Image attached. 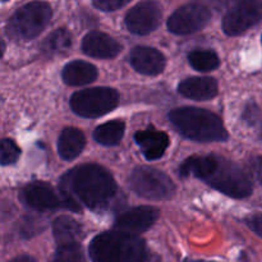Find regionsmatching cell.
Here are the masks:
<instances>
[{
    "label": "cell",
    "mask_w": 262,
    "mask_h": 262,
    "mask_svg": "<svg viewBox=\"0 0 262 262\" xmlns=\"http://www.w3.org/2000/svg\"><path fill=\"white\" fill-rule=\"evenodd\" d=\"M112 174L96 164H84L69 170L60 179L66 209L78 212L81 204L90 210L106 209L117 194Z\"/></svg>",
    "instance_id": "6da1fadb"
},
{
    "label": "cell",
    "mask_w": 262,
    "mask_h": 262,
    "mask_svg": "<svg viewBox=\"0 0 262 262\" xmlns=\"http://www.w3.org/2000/svg\"><path fill=\"white\" fill-rule=\"evenodd\" d=\"M182 177L202 179L212 188L233 199H245L252 193V182L232 161L216 155L192 156L181 165Z\"/></svg>",
    "instance_id": "7a4b0ae2"
},
{
    "label": "cell",
    "mask_w": 262,
    "mask_h": 262,
    "mask_svg": "<svg viewBox=\"0 0 262 262\" xmlns=\"http://www.w3.org/2000/svg\"><path fill=\"white\" fill-rule=\"evenodd\" d=\"M89 252L92 262H145L147 257L145 241L119 229L96 235Z\"/></svg>",
    "instance_id": "3957f363"
},
{
    "label": "cell",
    "mask_w": 262,
    "mask_h": 262,
    "mask_svg": "<svg viewBox=\"0 0 262 262\" xmlns=\"http://www.w3.org/2000/svg\"><path fill=\"white\" fill-rule=\"evenodd\" d=\"M171 124L181 135L197 142H224L228 132L222 119L200 107H179L169 114Z\"/></svg>",
    "instance_id": "277c9868"
},
{
    "label": "cell",
    "mask_w": 262,
    "mask_h": 262,
    "mask_svg": "<svg viewBox=\"0 0 262 262\" xmlns=\"http://www.w3.org/2000/svg\"><path fill=\"white\" fill-rule=\"evenodd\" d=\"M51 17L53 10L48 3H28L19 8L8 20L7 35L18 41L33 40L45 30Z\"/></svg>",
    "instance_id": "5b68a950"
},
{
    "label": "cell",
    "mask_w": 262,
    "mask_h": 262,
    "mask_svg": "<svg viewBox=\"0 0 262 262\" xmlns=\"http://www.w3.org/2000/svg\"><path fill=\"white\" fill-rule=\"evenodd\" d=\"M119 104V94L109 87L82 90L71 97V107L83 118H97L107 114Z\"/></svg>",
    "instance_id": "8992f818"
},
{
    "label": "cell",
    "mask_w": 262,
    "mask_h": 262,
    "mask_svg": "<svg viewBox=\"0 0 262 262\" xmlns=\"http://www.w3.org/2000/svg\"><path fill=\"white\" fill-rule=\"evenodd\" d=\"M129 187L140 197L147 200H169L176 186L166 174L150 166H140L130 173Z\"/></svg>",
    "instance_id": "52a82bcc"
},
{
    "label": "cell",
    "mask_w": 262,
    "mask_h": 262,
    "mask_svg": "<svg viewBox=\"0 0 262 262\" xmlns=\"http://www.w3.org/2000/svg\"><path fill=\"white\" fill-rule=\"evenodd\" d=\"M262 19V0H243L225 14L223 30L229 36L246 32Z\"/></svg>",
    "instance_id": "ba28073f"
},
{
    "label": "cell",
    "mask_w": 262,
    "mask_h": 262,
    "mask_svg": "<svg viewBox=\"0 0 262 262\" xmlns=\"http://www.w3.org/2000/svg\"><path fill=\"white\" fill-rule=\"evenodd\" d=\"M211 13L205 5L187 4L177 9L168 19V28L176 35H189L207 25Z\"/></svg>",
    "instance_id": "9c48e42d"
},
{
    "label": "cell",
    "mask_w": 262,
    "mask_h": 262,
    "mask_svg": "<svg viewBox=\"0 0 262 262\" xmlns=\"http://www.w3.org/2000/svg\"><path fill=\"white\" fill-rule=\"evenodd\" d=\"M23 204L35 211H51L66 207L63 193H58L50 184L45 182H33L27 184L19 194Z\"/></svg>",
    "instance_id": "30bf717a"
},
{
    "label": "cell",
    "mask_w": 262,
    "mask_h": 262,
    "mask_svg": "<svg viewBox=\"0 0 262 262\" xmlns=\"http://www.w3.org/2000/svg\"><path fill=\"white\" fill-rule=\"evenodd\" d=\"M161 8L152 0L138 3L125 15V26L136 35H147L159 27L161 22Z\"/></svg>",
    "instance_id": "8fae6325"
},
{
    "label": "cell",
    "mask_w": 262,
    "mask_h": 262,
    "mask_svg": "<svg viewBox=\"0 0 262 262\" xmlns=\"http://www.w3.org/2000/svg\"><path fill=\"white\" fill-rule=\"evenodd\" d=\"M159 217V210L151 206H140L127 210L115 219V229L140 234L150 229Z\"/></svg>",
    "instance_id": "7c38bea8"
},
{
    "label": "cell",
    "mask_w": 262,
    "mask_h": 262,
    "mask_svg": "<svg viewBox=\"0 0 262 262\" xmlns=\"http://www.w3.org/2000/svg\"><path fill=\"white\" fill-rule=\"evenodd\" d=\"M82 50L86 55L97 59H113L120 53L122 45L112 36L99 31H92L84 36Z\"/></svg>",
    "instance_id": "4fadbf2b"
},
{
    "label": "cell",
    "mask_w": 262,
    "mask_h": 262,
    "mask_svg": "<svg viewBox=\"0 0 262 262\" xmlns=\"http://www.w3.org/2000/svg\"><path fill=\"white\" fill-rule=\"evenodd\" d=\"M130 64L145 76H158L165 69V56L159 50L148 46H137L130 53Z\"/></svg>",
    "instance_id": "5bb4252c"
},
{
    "label": "cell",
    "mask_w": 262,
    "mask_h": 262,
    "mask_svg": "<svg viewBox=\"0 0 262 262\" xmlns=\"http://www.w3.org/2000/svg\"><path fill=\"white\" fill-rule=\"evenodd\" d=\"M135 141L142 150L143 156L147 160H156L165 154L169 146V137L166 133L148 127L135 135Z\"/></svg>",
    "instance_id": "9a60e30c"
},
{
    "label": "cell",
    "mask_w": 262,
    "mask_h": 262,
    "mask_svg": "<svg viewBox=\"0 0 262 262\" xmlns=\"http://www.w3.org/2000/svg\"><path fill=\"white\" fill-rule=\"evenodd\" d=\"M178 91L188 99L210 100L217 95V82L211 77H191L181 82Z\"/></svg>",
    "instance_id": "2e32d148"
},
{
    "label": "cell",
    "mask_w": 262,
    "mask_h": 262,
    "mask_svg": "<svg viewBox=\"0 0 262 262\" xmlns=\"http://www.w3.org/2000/svg\"><path fill=\"white\" fill-rule=\"evenodd\" d=\"M86 146V137L78 128L67 127L61 130L58 141L59 155L64 160H73L83 151Z\"/></svg>",
    "instance_id": "e0dca14e"
},
{
    "label": "cell",
    "mask_w": 262,
    "mask_h": 262,
    "mask_svg": "<svg viewBox=\"0 0 262 262\" xmlns=\"http://www.w3.org/2000/svg\"><path fill=\"white\" fill-rule=\"evenodd\" d=\"M61 77L69 86H83L97 78V69L87 61L74 60L64 67Z\"/></svg>",
    "instance_id": "ac0fdd59"
},
{
    "label": "cell",
    "mask_w": 262,
    "mask_h": 262,
    "mask_svg": "<svg viewBox=\"0 0 262 262\" xmlns=\"http://www.w3.org/2000/svg\"><path fill=\"white\" fill-rule=\"evenodd\" d=\"M53 233L58 246L66 245L78 242L82 237V228L72 217L59 216L53 223Z\"/></svg>",
    "instance_id": "d6986e66"
},
{
    "label": "cell",
    "mask_w": 262,
    "mask_h": 262,
    "mask_svg": "<svg viewBox=\"0 0 262 262\" xmlns=\"http://www.w3.org/2000/svg\"><path fill=\"white\" fill-rule=\"evenodd\" d=\"M125 125L122 120H110L99 125L94 132V138L96 142L104 146H115L122 141L124 136Z\"/></svg>",
    "instance_id": "ffe728a7"
},
{
    "label": "cell",
    "mask_w": 262,
    "mask_h": 262,
    "mask_svg": "<svg viewBox=\"0 0 262 262\" xmlns=\"http://www.w3.org/2000/svg\"><path fill=\"white\" fill-rule=\"evenodd\" d=\"M72 46V35L64 28L54 31L50 36L43 42L42 49L48 54L51 55H58V54H64L71 49Z\"/></svg>",
    "instance_id": "44dd1931"
},
{
    "label": "cell",
    "mask_w": 262,
    "mask_h": 262,
    "mask_svg": "<svg viewBox=\"0 0 262 262\" xmlns=\"http://www.w3.org/2000/svg\"><path fill=\"white\" fill-rule=\"evenodd\" d=\"M188 61L196 71L210 72L219 67V56L212 50H193L189 53Z\"/></svg>",
    "instance_id": "7402d4cb"
},
{
    "label": "cell",
    "mask_w": 262,
    "mask_h": 262,
    "mask_svg": "<svg viewBox=\"0 0 262 262\" xmlns=\"http://www.w3.org/2000/svg\"><path fill=\"white\" fill-rule=\"evenodd\" d=\"M55 257L64 262H86L79 242L59 245Z\"/></svg>",
    "instance_id": "603a6c76"
},
{
    "label": "cell",
    "mask_w": 262,
    "mask_h": 262,
    "mask_svg": "<svg viewBox=\"0 0 262 262\" xmlns=\"http://www.w3.org/2000/svg\"><path fill=\"white\" fill-rule=\"evenodd\" d=\"M20 155V148L18 147L17 143L13 140H8L4 138L2 141V155H0V160H2V165H10L14 164L18 160Z\"/></svg>",
    "instance_id": "cb8c5ba5"
},
{
    "label": "cell",
    "mask_w": 262,
    "mask_h": 262,
    "mask_svg": "<svg viewBox=\"0 0 262 262\" xmlns=\"http://www.w3.org/2000/svg\"><path fill=\"white\" fill-rule=\"evenodd\" d=\"M130 0H92L95 7L104 12H112V10H117L119 8L124 7L128 4Z\"/></svg>",
    "instance_id": "d4e9b609"
},
{
    "label": "cell",
    "mask_w": 262,
    "mask_h": 262,
    "mask_svg": "<svg viewBox=\"0 0 262 262\" xmlns=\"http://www.w3.org/2000/svg\"><path fill=\"white\" fill-rule=\"evenodd\" d=\"M246 224L258 237L262 238V215H252L246 219Z\"/></svg>",
    "instance_id": "484cf974"
},
{
    "label": "cell",
    "mask_w": 262,
    "mask_h": 262,
    "mask_svg": "<svg viewBox=\"0 0 262 262\" xmlns=\"http://www.w3.org/2000/svg\"><path fill=\"white\" fill-rule=\"evenodd\" d=\"M253 166H255V171H256V176H257V179L262 184V156H258V158L256 159L255 163H253Z\"/></svg>",
    "instance_id": "4316f807"
},
{
    "label": "cell",
    "mask_w": 262,
    "mask_h": 262,
    "mask_svg": "<svg viewBox=\"0 0 262 262\" xmlns=\"http://www.w3.org/2000/svg\"><path fill=\"white\" fill-rule=\"evenodd\" d=\"M9 262H37V261H36L33 257H31V256L22 255V256H17V257L13 258V260H10Z\"/></svg>",
    "instance_id": "83f0119b"
},
{
    "label": "cell",
    "mask_w": 262,
    "mask_h": 262,
    "mask_svg": "<svg viewBox=\"0 0 262 262\" xmlns=\"http://www.w3.org/2000/svg\"><path fill=\"white\" fill-rule=\"evenodd\" d=\"M184 262H216V261H206V260H191V258H187Z\"/></svg>",
    "instance_id": "f1b7e54d"
},
{
    "label": "cell",
    "mask_w": 262,
    "mask_h": 262,
    "mask_svg": "<svg viewBox=\"0 0 262 262\" xmlns=\"http://www.w3.org/2000/svg\"><path fill=\"white\" fill-rule=\"evenodd\" d=\"M50 262H64V261H61V260H59V258L54 257V260H53V261H50Z\"/></svg>",
    "instance_id": "f546056e"
},
{
    "label": "cell",
    "mask_w": 262,
    "mask_h": 262,
    "mask_svg": "<svg viewBox=\"0 0 262 262\" xmlns=\"http://www.w3.org/2000/svg\"><path fill=\"white\" fill-rule=\"evenodd\" d=\"M3 2H7V0H3Z\"/></svg>",
    "instance_id": "4dcf8cb0"
}]
</instances>
